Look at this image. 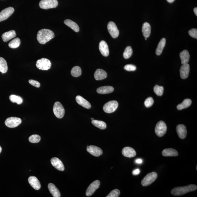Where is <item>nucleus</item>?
Returning a JSON list of instances; mask_svg holds the SVG:
<instances>
[{"label": "nucleus", "mask_w": 197, "mask_h": 197, "mask_svg": "<svg viewBox=\"0 0 197 197\" xmlns=\"http://www.w3.org/2000/svg\"><path fill=\"white\" fill-rule=\"evenodd\" d=\"M55 37V34L50 30L43 28L38 32L37 40L39 43L45 44Z\"/></svg>", "instance_id": "obj_1"}, {"label": "nucleus", "mask_w": 197, "mask_h": 197, "mask_svg": "<svg viewBox=\"0 0 197 197\" xmlns=\"http://www.w3.org/2000/svg\"><path fill=\"white\" fill-rule=\"evenodd\" d=\"M197 189L196 185L191 184L187 186L174 188L171 191V193L174 196H181L188 192L195 191Z\"/></svg>", "instance_id": "obj_2"}, {"label": "nucleus", "mask_w": 197, "mask_h": 197, "mask_svg": "<svg viewBox=\"0 0 197 197\" xmlns=\"http://www.w3.org/2000/svg\"><path fill=\"white\" fill-rule=\"evenodd\" d=\"M58 5L57 0H41L39 3L40 8L46 10L55 8Z\"/></svg>", "instance_id": "obj_3"}, {"label": "nucleus", "mask_w": 197, "mask_h": 197, "mask_svg": "<svg viewBox=\"0 0 197 197\" xmlns=\"http://www.w3.org/2000/svg\"><path fill=\"white\" fill-rule=\"evenodd\" d=\"M157 177V174L152 172L147 174L141 181V184L144 186H149L155 181Z\"/></svg>", "instance_id": "obj_4"}, {"label": "nucleus", "mask_w": 197, "mask_h": 197, "mask_svg": "<svg viewBox=\"0 0 197 197\" xmlns=\"http://www.w3.org/2000/svg\"><path fill=\"white\" fill-rule=\"evenodd\" d=\"M52 64L48 59L46 58H42L38 60L36 65L39 70H46L50 69Z\"/></svg>", "instance_id": "obj_5"}, {"label": "nucleus", "mask_w": 197, "mask_h": 197, "mask_svg": "<svg viewBox=\"0 0 197 197\" xmlns=\"http://www.w3.org/2000/svg\"><path fill=\"white\" fill-rule=\"evenodd\" d=\"M53 111L55 117L59 119H61L64 117L65 112L63 105L58 102H55L54 104Z\"/></svg>", "instance_id": "obj_6"}, {"label": "nucleus", "mask_w": 197, "mask_h": 197, "mask_svg": "<svg viewBox=\"0 0 197 197\" xmlns=\"http://www.w3.org/2000/svg\"><path fill=\"white\" fill-rule=\"evenodd\" d=\"M118 106V103L116 101H110L105 104L103 106V109L105 112L111 113L116 110Z\"/></svg>", "instance_id": "obj_7"}, {"label": "nucleus", "mask_w": 197, "mask_h": 197, "mask_svg": "<svg viewBox=\"0 0 197 197\" xmlns=\"http://www.w3.org/2000/svg\"><path fill=\"white\" fill-rule=\"evenodd\" d=\"M166 131L167 126L164 122L160 121L157 123L155 128V132L158 136H163L166 133Z\"/></svg>", "instance_id": "obj_8"}, {"label": "nucleus", "mask_w": 197, "mask_h": 197, "mask_svg": "<svg viewBox=\"0 0 197 197\" xmlns=\"http://www.w3.org/2000/svg\"><path fill=\"white\" fill-rule=\"evenodd\" d=\"M22 122V120L17 117H11L7 118L5 121L6 125L9 128L17 127Z\"/></svg>", "instance_id": "obj_9"}, {"label": "nucleus", "mask_w": 197, "mask_h": 197, "mask_svg": "<svg viewBox=\"0 0 197 197\" xmlns=\"http://www.w3.org/2000/svg\"><path fill=\"white\" fill-rule=\"evenodd\" d=\"M108 31L113 38L118 37L119 35V31L114 22H110L107 25Z\"/></svg>", "instance_id": "obj_10"}, {"label": "nucleus", "mask_w": 197, "mask_h": 197, "mask_svg": "<svg viewBox=\"0 0 197 197\" xmlns=\"http://www.w3.org/2000/svg\"><path fill=\"white\" fill-rule=\"evenodd\" d=\"M14 9L10 7L3 10L0 13V22L6 20L14 12Z\"/></svg>", "instance_id": "obj_11"}, {"label": "nucleus", "mask_w": 197, "mask_h": 197, "mask_svg": "<svg viewBox=\"0 0 197 197\" xmlns=\"http://www.w3.org/2000/svg\"><path fill=\"white\" fill-rule=\"evenodd\" d=\"M100 182L98 180H95L90 184L87 189L86 195L87 196H90L95 193L96 191L99 187Z\"/></svg>", "instance_id": "obj_12"}, {"label": "nucleus", "mask_w": 197, "mask_h": 197, "mask_svg": "<svg viewBox=\"0 0 197 197\" xmlns=\"http://www.w3.org/2000/svg\"><path fill=\"white\" fill-rule=\"evenodd\" d=\"M87 150L90 154L95 157H99L103 154L102 149L96 146H88L87 147Z\"/></svg>", "instance_id": "obj_13"}, {"label": "nucleus", "mask_w": 197, "mask_h": 197, "mask_svg": "<svg viewBox=\"0 0 197 197\" xmlns=\"http://www.w3.org/2000/svg\"><path fill=\"white\" fill-rule=\"evenodd\" d=\"M190 71V66L188 64L183 65L180 68V77L183 79H186L189 76Z\"/></svg>", "instance_id": "obj_14"}, {"label": "nucleus", "mask_w": 197, "mask_h": 197, "mask_svg": "<svg viewBox=\"0 0 197 197\" xmlns=\"http://www.w3.org/2000/svg\"><path fill=\"white\" fill-rule=\"evenodd\" d=\"M51 163L54 167L58 170L64 171L65 168L62 162L59 159L56 157L53 158L51 160Z\"/></svg>", "instance_id": "obj_15"}, {"label": "nucleus", "mask_w": 197, "mask_h": 197, "mask_svg": "<svg viewBox=\"0 0 197 197\" xmlns=\"http://www.w3.org/2000/svg\"><path fill=\"white\" fill-rule=\"evenodd\" d=\"M176 132L178 136L181 139H184L187 135V130L184 124H179L176 127Z\"/></svg>", "instance_id": "obj_16"}, {"label": "nucleus", "mask_w": 197, "mask_h": 197, "mask_svg": "<svg viewBox=\"0 0 197 197\" xmlns=\"http://www.w3.org/2000/svg\"><path fill=\"white\" fill-rule=\"evenodd\" d=\"M99 49L101 53L105 57H107L109 54V50L107 43L105 41H102L99 43Z\"/></svg>", "instance_id": "obj_17"}, {"label": "nucleus", "mask_w": 197, "mask_h": 197, "mask_svg": "<svg viewBox=\"0 0 197 197\" xmlns=\"http://www.w3.org/2000/svg\"><path fill=\"white\" fill-rule=\"evenodd\" d=\"M122 153L124 157L128 158L134 157L136 155V151L133 148L130 147H126L123 148Z\"/></svg>", "instance_id": "obj_18"}, {"label": "nucleus", "mask_w": 197, "mask_h": 197, "mask_svg": "<svg viewBox=\"0 0 197 197\" xmlns=\"http://www.w3.org/2000/svg\"><path fill=\"white\" fill-rule=\"evenodd\" d=\"M28 181L31 186L36 190H38L40 189L41 186L36 177L34 176H30L28 179Z\"/></svg>", "instance_id": "obj_19"}, {"label": "nucleus", "mask_w": 197, "mask_h": 197, "mask_svg": "<svg viewBox=\"0 0 197 197\" xmlns=\"http://www.w3.org/2000/svg\"><path fill=\"white\" fill-rule=\"evenodd\" d=\"M76 100L78 104L81 105L83 107L87 109H91V106L89 102L81 96H77L76 97Z\"/></svg>", "instance_id": "obj_20"}, {"label": "nucleus", "mask_w": 197, "mask_h": 197, "mask_svg": "<svg viewBox=\"0 0 197 197\" xmlns=\"http://www.w3.org/2000/svg\"><path fill=\"white\" fill-rule=\"evenodd\" d=\"M107 76L106 72L102 69H97L94 73V78L97 80H102L106 79Z\"/></svg>", "instance_id": "obj_21"}, {"label": "nucleus", "mask_w": 197, "mask_h": 197, "mask_svg": "<svg viewBox=\"0 0 197 197\" xmlns=\"http://www.w3.org/2000/svg\"><path fill=\"white\" fill-rule=\"evenodd\" d=\"M162 155L165 157H175L178 156L179 153L176 150L172 148H167L162 151Z\"/></svg>", "instance_id": "obj_22"}, {"label": "nucleus", "mask_w": 197, "mask_h": 197, "mask_svg": "<svg viewBox=\"0 0 197 197\" xmlns=\"http://www.w3.org/2000/svg\"><path fill=\"white\" fill-rule=\"evenodd\" d=\"M16 31L14 30H12L4 33L1 36V38L3 41L7 42L16 37Z\"/></svg>", "instance_id": "obj_23"}, {"label": "nucleus", "mask_w": 197, "mask_h": 197, "mask_svg": "<svg viewBox=\"0 0 197 197\" xmlns=\"http://www.w3.org/2000/svg\"><path fill=\"white\" fill-rule=\"evenodd\" d=\"M48 188L50 193L54 197H60L61 194L58 188L52 183H49L48 185Z\"/></svg>", "instance_id": "obj_24"}, {"label": "nucleus", "mask_w": 197, "mask_h": 197, "mask_svg": "<svg viewBox=\"0 0 197 197\" xmlns=\"http://www.w3.org/2000/svg\"><path fill=\"white\" fill-rule=\"evenodd\" d=\"M114 91L113 87L110 86H105L99 87L97 91L99 94H105L112 93Z\"/></svg>", "instance_id": "obj_25"}, {"label": "nucleus", "mask_w": 197, "mask_h": 197, "mask_svg": "<svg viewBox=\"0 0 197 197\" xmlns=\"http://www.w3.org/2000/svg\"><path fill=\"white\" fill-rule=\"evenodd\" d=\"M180 57L181 58L182 64H188L190 58V55L188 51L186 50L182 51L180 54Z\"/></svg>", "instance_id": "obj_26"}, {"label": "nucleus", "mask_w": 197, "mask_h": 197, "mask_svg": "<svg viewBox=\"0 0 197 197\" xmlns=\"http://www.w3.org/2000/svg\"><path fill=\"white\" fill-rule=\"evenodd\" d=\"M143 35L145 38H148L151 33V26L150 24L146 22L143 24L142 27Z\"/></svg>", "instance_id": "obj_27"}, {"label": "nucleus", "mask_w": 197, "mask_h": 197, "mask_svg": "<svg viewBox=\"0 0 197 197\" xmlns=\"http://www.w3.org/2000/svg\"><path fill=\"white\" fill-rule=\"evenodd\" d=\"M64 23L67 26L71 28L75 32H79V26H78L77 24L73 21L70 20V19H66V20L64 21Z\"/></svg>", "instance_id": "obj_28"}, {"label": "nucleus", "mask_w": 197, "mask_h": 197, "mask_svg": "<svg viewBox=\"0 0 197 197\" xmlns=\"http://www.w3.org/2000/svg\"><path fill=\"white\" fill-rule=\"evenodd\" d=\"M166 44V39L162 38L158 45L157 49H156V53L158 55H160L163 51L164 48Z\"/></svg>", "instance_id": "obj_29"}, {"label": "nucleus", "mask_w": 197, "mask_h": 197, "mask_svg": "<svg viewBox=\"0 0 197 197\" xmlns=\"http://www.w3.org/2000/svg\"><path fill=\"white\" fill-rule=\"evenodd\" d=\"M192 101L189 99H185L182 103L177 105V108L178 110L186 109L188 107L191 105Z\"/></svg>", "instance_id": "obj_30"}, {"label": "nucleus", "mask_w": 197, "mask_h": 197, "mask_svg": "<svg viewBox=\"0 0 197 197\" xmlns=\"http://www.w3.org/2000/svg\"><path fill=\"white\" fill-rule=\"evenodd\" d=\"M8 70V66L6 60L0 57V72L2 73H7Z\"/></svg>", "instance_id": "obj_31"}, {"label": "nucleus", "mask_w": 197, "mask_h": 197, "mask_svg": "<svg viewBox=\"0 0 197 197\" xmlns=\"http://www.w3.org/2000/svg\"><path fill=\"white\" fill-rule=\"evenodd\" d=\"M92 123L96 127L102 130H104L106 128V124L103 121L94 120L92 121Z\"/></svg>", "instance_id": "obj_32"}, {"label": "nucleus", "mask_w": 197, "mask_h": 197, "mask_svg": "<svg viewBox=\"0 0 197 197\" xmlns=\"http://www.w3.org/2000/svg\"><path fill=\"white\" fill-rule=\"evenodd\" d=\"M21 44V40L18 38H16L9 43V46L12 49L16 48L19 47Z\"/></svg>", "instance_id": "obj_33"}, {"label": "nucleus", "mask_w": 197, "mask_h": 197, "mask_svg": "<svg viewBox=\"0 0 197 197\" xmlns=\"http://www.w3.org/2000/svg\"><path fill=\"white\" fill-rule=\"evenodd\" d=\"M10 100L13 103H16L18 105H20L23 103V99L19 96L11 95L9 97Z\"/></svg>", "instance_id": "obj_34"}, {"label": "nucleus", "mask_w": 197, "mask_h": 197, "mask_svg": "<svg viewBox=\"0 0 197 197\" xmlns=\"http://www.w3.org/2000/svg\"><path fill=\"white\" fill-rule=\"evenodd\" d=\"M72 76L74 77H78L82 74V70L79 66H75L73 68L71 71Z\"/></svg>", "instance_id": "obj_35"}, {"label": "nucleus", "mask_w": 197, "mask_h": 197, "mask_svg": "<svg viewBox=\"0 0 197 197\" xmlns=\"http://www.w3.org/2000/svg\"><path fill=\"white\" fill-rule=\"evenodd\" d=\"M133 54V50L130 46H128L125 49L123 53V58L126 59H128L130 58Z\"/></svg>", "instance_id": "obj_36"}, {"label": "nucleus", "mask_w": 197, "mask_h": 197, "mask_svg": "<svg viewBox=\"0 0 197 197\" xmlns=\"http://www.w3.org/2000/svg\"><path fill=\"white\" fill-rule=\"evenodd\" d=\"M164 91L163 87L157 85L154 87V92L157 96H161L163 94Z\"/></svg>", "instance_id": "obj_37"}, {"label": "nucleus", "mask_w": 197, "mask_h": 197, "mask_svg": "<svg viewBox=\"0 0 197 197\" xmlns=\"http://www.w3.org/2000/svg\"><path fill=\"white\" fill-rule=\"evenodd\" d=\"M28 140L30 142L32 143H37L40 141L41 137L39 135H33L29 137Z\"/></svg>", "instance_id": "obj_38"}, {"label": "nucleus", "mask_w": 197, "mask_h": 197, "mask_svg": "<svg viewBox=\"0 0 197 197\" xmlns=\"http://www.w3.org/2000/svg\"><path fill=\"white\" fill-rule=\"evenodd\" d=\"M154 103V100L152 97H149L146 99L144 102V105L147 107H151Z\"/></svg>", "instance_id": "obj_39"}, {"label": "nucleus", "mask_w": 197, "mask_h": 197, "mask_svg": "<svg viewBox=\"0 0 197 197\" xmlns=\"http://www.w3.org/2000/svg\"><path fill=\"white\" fill-rule=\"evenodd\" d=\"M120 191L118 189H115L112 190L107 197H118L119 196Z\"/></svg>", "instance_id": "obj_40"}, {"label": "nucleus", "mask_w": 197, "mask_h": 197, "mask_svg": "<svg viewBox=\"0 0 197 197\" xmlns=\"http://www.w3.org/2000/svg\"><path fill=\"white\" fill-rule=\"evenodd\" d=\"M124 68L125 70L128 71H134L136 70V66L132 64H127L124 66Z\"/></svg>", "instance_id": "obj_41"}, {"label": "nucleus", "mask_w": 197, "mask_h": 197, "mask_svg": "<svg viewBox=\"0 0 197 197\" xmlns=\"http://www.w3.org/2000/svg\"><path fill=\"white\" fill-rule=\"evenodd\" d=\"M189 34L193 38H197V30L196 28H192L189 31Z\"/></svg>", "instance_id": "obj_42"}, {"label": "nucleus", "mask_w": 197, "mask_h": 197, "mask_svg": "<svg viewBox=\"0 0 197 197\" xmlns=\"http://www.w3.org/2000/svg\"><path fill=\"white\" fill-rule=\"evenodd\" d=\"M29 83L31 84V85H33L34 87H37V88H39L40 86V82H38L37 81L35 80H30L28 81Z\"/></svg>", "instance_id": "obj_43"}, {"label": "nucleus", "mask_w": 197, "mask_h": 197, "mask_svg": "<svg viewBox=\"0 0 197 197\" xmlns=\"http://www.w3.org/2000/svg\"><path fill=\"white\" fill-rule=\"evenodd\" d=\"M140 173V171L139 169H137L134 170L133 172V174L134 175H138Z\"/></svg>", "instance_id": "obj_44"}, {"label": "nucleus", "mask_w": 197, "mask_h": 197, "mask_svg": "<svg viewBox=\"0 0 197 197\" xmlns=\"http://www.w3.org/2000/svg\"><path fill=\"white\" fill-rule=\"evenodd\" d=\"M135 162L136 163L138 164H141L142 163L143 161L142 159H137L135 161Z\"/></svg>", "instance_id": "obj_45"}, {"label": "nucleus", "mask_w": 197, "mask_h": 197, "mask_svg": "<svg viewBox=\"0 0 197 197\" xmlns=\"http://www.w3.org/2000/svg\"><path fill=\"white\" fill-rule=\"evenodd\" d=\"M194 12L195 14L196 15V16H197V7H195L193 9Z\"/></svg>", "instance_id": "obj_46"}, {"label": "nucleus", "mask_w": 197, "mask_h": 197, "mask_svg": "<svg viewBox=\"0 0 197 197\" xmlns=\"http://www.w3.org/2000/svg\"><path fill=\"white\" fill-rule=\"evenodd\" d=\"M167 1H168V2L170 3H173V2H174V1L175 0H166Z\"/></svg>", "instance_id": "obj_47"}, {"label": "nucleus", "mask_w": 197, "mask_h": 197, "mask_svg": "<svg viewBox=\"0 0 197 197\" xmlns=\"http://www.w3.org/2000/svg\"><path fill=\"white\" fill-rule=\"evenodd\" d=\"M1 150H2V149H1V147L0 146V153H1Z\"/></svg>", "instance_id": "obj_48"}, {"label": "nucleus", "mask_w": 197, "mask_h": 197, "mask_svg": "<svg viewBox=\"0 0 197 197\" xmlns=\"http://www.w3.org/2000/svg\"><path fill=\"white\" fill-rule=\"evenodd\" d=\"M91 119L92 121H93V120H94V118H91Z\"/></svg>", "instance_id": "obj_49"}, {"label": "nucleus", "mask_w": 197, "mask_h": 197, "mask_svg": "<svg viewBox=\"0 0 197 197\" xmlns=\"http://www.w3.org/2000/svg\"><path fill=\"white\" fill-rule=\"evenodd\" d=\"M145 40H147V38H145Z\"/></svg>", "instance_id": "obj_50"}]
</instances>
